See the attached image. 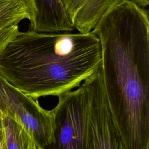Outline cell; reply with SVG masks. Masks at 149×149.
Here are the masks:
<instances>
[{
	"label": "cell",
	"instance_id": "cell-3",
	"mask_svg": "<svg viewBox=\"0 0 149 149\" xmlns=\"http://www.w3.org/2000/svg\"><path fill=\"white\" fill-rule=\"evenodd\" d=\"M91 93L87 81L76 90L58 96L52 109L53 139L41 149H90Z\"/></svg>",
	"mask_w": 149,
	"mask_h": 149
},
{
	"label": "cell",
	"instance_id": "cell-8",
	"mask_svg": "<svg viewBox=\"0 0 149 149\" xmlns=\"http://www.w3.org/2000/svg\"><path fill=\"white\" fill-rule=\"evenodd\" d=\"M30 19V14L24 0H0V27L18 24Z\"/></svg>",
	"mask_w": 149,
	"mask_h": 149
},
{
	"label": "cell",
	"instance_id": "cell-1",
	"mask_svg": "<svg viewBox=\"0 0 149 149\" xmlns=\"http://www.w3.org/2000/svg\"><path fill=\"white\" fill-rule=\"evenodd\" d=\"M93 31L100 40L104 91L125 149H149L148 12L113 0Z\"/></svg>",
	"mask_w": 149,
	"mask_h": 149
},
{
	"label": "cell",
	"instance_id": "cell-12",
	"mask_svg": "<svg viewBox=\"0 0 149 149\" xmlns=\"http://www.w3.org/2000/svg\"><path fill=\"white\" fill-rule=\"evenodd\" d=\"M140 6L145 8L149 4V0H133Z\"/></svg>",
	"mask_w": 149,
	"mask_h": 149
},
{
	"label": "cell",
	"instance_id": "cell-11",
	"mask_svg": "<svg viewBox=\"0 0 149 149\" xmlns=\"http://www.w3.org/2000/svg\"><path fill=\"white\" fill-rule=\"evenodd\" d=\"M0 149H5L3 133H2V125H1V117H0Z\"/></svg>",
	"mask_w": 149,
	"mask_h": 149
},
{
	"label": "cell",
	"instance_id": "cell-7",
	"mask_svg": "<svg viewBox=\"0 0 149 149\" xmlns=\"http://www.w3.org/2000/svg\"><path fill=\"white\" fill-rule=\"evenodd\" d=\"M5 149H38L25 127L12 117L0 112Z\"/></svg>",
	"mask_w": 149,
	"mask_h": 149
},
{
	"label": "cell",
	"instance_id": "cell-10",
	"mask_svg": "<svg viewBox=\"0 0 149 149\" xmlns=\"http://www.w3.org/2000/svg\"><path fill=\"white\" fill-rule=\"evenodd\" d=\"M92 0H62L66 13L71 22L76 15Z\"/></svg>",
	"mask_w": 149,
	"mask_h": 149
},
{
	"label": "cell",
	"instance_id": "cell-2",
	"mask_svg": "<svg viewBox=\"0 0 149 149\" xmlns=\"http://www.w3.org/2000/svg\"><path fill=\"white\" fill-rule=\"evenodd\" d=\"M100 40L88 33H19L0 54V76L37 100L79 87L101 65Z\"/></svg>",
	"mask_w": 149,
	"mask_h": 149
},
{
	"label": "cell",
	"instance_id": "cell-4",
	"mask_svg": "<svg viewBox=\"0 0 149 149\" xmlns=\"http://www.w3.org/2000/svg\"><path fill=\"white\" fill-rule=\"evenodd\" d=\"M0 112L22 123L34 139L38 149L53 139L52 110L25 94L0 76Z\"/></svg>",
	"mask_w": 149,
	"mask_h": 149
},
{
	"label": "cell",
	"instance_id": "cell-6",
	"mask_svg": "<svg viewBox=\"0 0 149 149\" xmlns=\"http://www.w3.org/2000/svg\"><path fill=\"white\" fill-rule=\"evenodd\" d=\"M30 14V29L37 32H72L75 30L62 0H24Z\"/></svg>",
	"mask_w": 149,
	"mask_h": 149
},
{
	"label": "cell",
	"instance_id": "cell-5",
	"mask_svg": "<svg viewBox=\"0 0 149 149\" xmlns=\"http://www.w3.org/2000/svg\"><path fill=\"white\" fill-rule=\"evenodd\" d=\"M86 80L91 93L89 118L90 149H125L108 106L101 66Z\"/></svg>",
	"mask_w": 149,
	"mask_h": 149
},
{
	"label": "cell",
	"instance_id": "cell-9",
	"mask_svg": "<svg viewBox=\"0 0 149 149\" xmlns=\"http://www.w3.org/2000/svg\"><path fill=\"white\" fill-rule=\"evenodd\" d=\"M19 32L18 24L0 27V54Z\"/></svg>",
	"mask_w": 149,
	"mask_h": 149
}]
</instances>
